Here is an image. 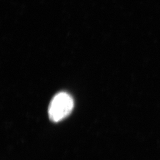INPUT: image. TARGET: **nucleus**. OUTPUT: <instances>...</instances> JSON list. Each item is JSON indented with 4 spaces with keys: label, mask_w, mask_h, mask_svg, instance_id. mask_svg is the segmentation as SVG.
<instances>
[{
    "label": "nucleus",
    "mask_w": 160,
    "mask_h": 160,
    "mask_svg": "<svg viewBox=\"0 0 160 160\" xmlns=\"http://www.w3.org/2000/svg\"><path fill=\"white\" fill-rule=\"evenodd\" d=\"M73 99L69 94L60 92L55 96L50 102L48 113L52 122H58L68 116L73 110Z\"/></svg>",
    "instance_id": "1"
}]
</instances>
